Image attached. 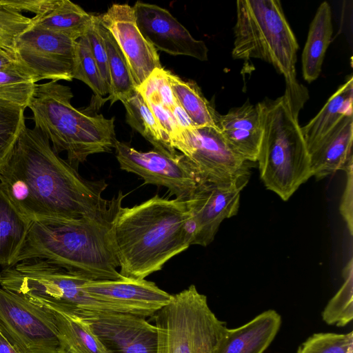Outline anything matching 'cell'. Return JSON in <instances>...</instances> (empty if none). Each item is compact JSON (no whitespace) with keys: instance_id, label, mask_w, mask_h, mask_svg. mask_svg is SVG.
<instances>
[{"instance_id":"obj_1","label":"cell","mask_w":353,"mask_h":353,"mask_svg":"<svg viewBox=\"0 0 353 353\" xmlns=\"http://www.w3.org/2000/svg\"><path fill=\"white\" fill-rule=\"evenodd\" d=\"M0 183L15 207L31 221L69 222L114 216L125 195L108 200L104 179L88 180L61 159L48 139L25 125L4 165Z\"/></svg>"},{"instance_id":"obj_2","label":"cell","mask_w":353,"mask_h":353,"mask_svg":"<svg viewBox=\"0 0 353 353\" xmlns=\"http://www.w3.org/2000/svg\"><path fill=\"white\" fill-rule=\"evenodd\" d=\"M196 234L185 201L156 194L133 207L121 206L112 222L119 274L144 279L192 245Z\"/></svg>"},{"instance_id":"obj_3","label":"cell","mask_w":353,"mask_h":353,"mask_svg":"<svg viewBox=\"0 0 353 353\" xmlns=\"http://www.w3.org/2000/svg\"><path fill=\"white\" fill-rule=\"evenodd\" d=\"M116 215V214H115ZM69 222L32 221L17 257L47 261L89 280H123L114 250V216Z\"/></svg>"},{"instance_id":"obj_4","label":"cell","mask_w":353,"mask_h":353,"mask_svg":"<svg viewBox=\"0 0 353 353\" xmlns=\"http://www.w3.org/2000/svg\"><path fill=\"white\" fill-rule=\"evenodd\" d=\"M234 59H259L271 64L285 81L283 96L293 114L309 99L306 88L296 75L299 44L279 0H237Z\"/></svg>"},{"instance_id":"obj_5","label":"cell","mask_w":353,"mask_h":353,"mask_svg":"<svg viewBox=\"0 0 353 353\" xmlns=\"http://www.w3.org/2000/svg\"><path fill=\"white\" fill-rule=\"evenodd\" d=\"M69 86L50 81L37 83L28 105L35 127L52 143L59 154L66 152L68 162L76 170L88 156L109 152L117 141L114 118L89 115L71 104Z\"/></svg>"},{"instance_id":"obj_6","label":"cell","mask_w":353,"mask_h":353,"mask_svg":"<svg viewBox=\"0 0 353 353\" xmlns=\"http://www.w3.org/2000/svg\"><path fill=\"white\" fill-rule=\"evenodd\" d=\"M262 138L257 158L265 188L288 201L310 177V155L301 128L283 95L258 103Z\"/></svg>"},{"instance_id":"obj_7","label":"cell","mask_w":353,"mask_h":353,"mask_svg":"<svg viewBox=\"0 0 353 353\" xmlns=\"http://www.w3.org/2000/svg\"><path fill=\"white\" fill-rule=\"evenodd\" d=\"M152 317L158 334L157 353H213L227 329L194 285L172 295Z\"/></svg>"},{"instance_id":"obj_8","label":"cell","mask_w":353,"mask_h":353,"mask_svg":"<svg viewBox=\"0 0 353 353\" xmlns=\"http://www.w3.org/2000/svg\"><path fill=\"white\" fill-rule=\"evenodd\" d=\"M114 148L121 170L139 175L144 183L166 188L176 199L187 202L203 183L181 154H168L156 149L139 151L119 141Z\"/></svg>"},{"instance_id":"obj_9","label":"cell","mask_w":353,"mask_h":353,"mask_svg":"<svg viewBox=\"0 0 353 353\" xmlns=\"http://www.w3.org/2000/svg\"><path fill=\"white\" fill-rule=\"evenodd\" d=\"M171 145L187 159L203 182L221 183L248 177V163L229 148L218 128L181 131Z\"/></svg>"},{"instance_id":"obj_10","label":"cell","mask_w":353,"mask_h":353,"mask_svg":"<svg viewBox=\"0 0 353 353\" xmlns=\"http://www.w3.org/2000/svg\"><path fill=\"white\" fill-rule=\"evenodd\" d=\"M77 41L32 25L17 39L14 53L17 62L37 83L46 79L70 81L73 79Z\"/></svg>"},{"instance_id":"obj_11","label":"cell","mask_w":353,"mask_h":353,"mask_svg":"<svg viewBox=\"0 0 353 353\" xmlns=\"http://www.w3.org/2000/svg\"><path fill=\"white\" fill-rule=\"evenodd\" d=\"M0 326L28 353H59L52 312L2 287Z\"/></svg>"},{"instance_id":"obj_12","label":"cell","mask_w":353,"mask_h":353,"mask_svg":"<svg viewBox=\"0 0 353 353\" xmlns=\"http://www.w3.org/2000/svg\"><path fill=\"white\" fill-rule=\"evenodd\" d=\"M69 309L88 324L109 353L157 352V327L144 317L111 311Z\"/></svg>"},{"instance_id":"obj_13","label":"cell","mask_w":353,"mask_h":353,"mask_svg":"<svg viewBox=\"0 0 353 353\" xmlns=\"http://www.w3.org/2000/svg\"><path fill=\"white\" fill-rule=\"evenodd\" d=\"M248 181V177H245L226 183L199 184L186 202L196 225L192 245H208L213 241L223 221L238 213L240 193Z\"/></svg>"},{"instance_id":"obj_14","label":"cell","mask_w":353,"mask_h":353,"mask_svg":"<svg viewBox=\"0 0 353 353\" xmlns=\"http://www.w3.org/2000/svg\"><path fill=\"white\" fill-rule=\"evenodd\" d=\"M99 17L125 57L137 88L155 69L163 68L157 50L137 26L133 6L114 3Z\"/></svg>"},{"instance_id":"obj_15","label":"cell","mask_w":353,"mask_h":353,"mask_svg":"<svg viewBox=\"0 0 353 353\" xmlns=\"http://www.w3.org/2000/svg\"><path fill=\"white\" fill-rule=\"evenodd\" d=\"M83 290L110 311L144 318L153 316L171 300L172 295L145 279L88 280Z\"/></svg>"},{"instance_id":"obj_16","label":"cell","mask_w":353,"mask_h":353,"mask_svg":"<svg viewBox=\"0 0 353 353\" xmlns=\"http://www.w3.org/2000/svg\"><path fill=\"white\" fill-rule=\"evenodd\" d=\"M137 26L157 50L172 55H185L207 61L208 49L194 39L170 12L159 6L137 1L134 6Z\"/></svg>"},{"instance_id":"obj_17","label":"cell","mask_w":353,"mask_h":353,"mask_svg":"<svg viewBox=\"0 0 353 353\" xmlns=\"http://www.w3.org/2000/svg\"><path fill=\"white\" fill-rule=\"evenodd\" d=\"M218 128L237 157L247 163L257 161L263 133L257 103L253 105L248 100L225 114H220Z\"/></svg>"},{"instance_id":"obj_18","label":"cell","mask_w":353,"mask_h":353,"mask_svg":"<svg viewBox=\"0 0 353 353\" xmlns=\"http://www.w3.org/2000/svg\"><path fill=\"white\" fill-rule=\"evenodd\" d=\"M353 116L343 117L310 150L312 176L323 179L353 163Z\"/></svg>"},{"instance_id":"obj_19","label":"cell","mask_w":353,"mask_h":353,"mask_svg":"<svg viewBox=\"0 0 353 353\" xmlns=\"http://www.w3.org/2000/svg\"><path fill=\"white\" fill-rule=\"evenodd\" d=\"M281 325L280 314L266 310L235 329L227 328L213 353H263Z\"/></svg>"},{"instance_id":"obj_20","label":"cell","mask_w":353,"mask_h":353,"mask_svg":"<svg viewBox=\"0 0 353 353\" xmlns=\"http://www.w3.org/2000/svg\"><path fill=\"white\" fill-rule=\"evenodd\" d=\"M37 305L48 308L54 315L59 353H109L88 324L72 310L50 303Z\"/></svg>"},{"instance_id":"obj_21","label":"cell","mask_w":353,"mask_h":353,"mask_svg":"<svg viewBox=\"0 0 353 353\" xmlns=\"http://www.w3.org/2000/svg\"><path fill=\"white\" fill-rule=\"evenodd\" d=\"M332 34L331 8L327 1H323L319 5L310 23L301 56L303 77L308 83L316 80L321 72Z\"/></svg>"},{"instance_id":"obj_22","label":"cell","mask_w":353,"mask_h":353,"mask_svg":"<svg viewBox=\"0 0 353 353\" xmlns=\"http://www.w3.org/2000/svg\"><path fill=\"white\" fill-rule=\"evenodd\" d=\"M31 222L15 207L0 183L1 265L6 268L16 264Z\"/></svg>"},{"instance_id":"obj_23","label":"cell","mask_w":353,"mask_h":353,"mask_svg":"<svg viewBox=\"0 0 353 353\" xmlns=\"http://www.w3.org/2000/svg\"><path fill=\"white\" fill-rule=\"evenodd\" d=\"M353 77L328 99L323 107L305 125L301 127L307 150L330 132L345 116L352 114Z\"/></svg>"},{"instance_id":"obj_24","label":"cell","mask_w":353,"mask_h":353,"mask_svg":"<svg viewBox=\"0 0 353 353\" xmlns=\"http://www.w3.org/2000/svg\"><path fill=\"white\" fill-rule=\"evenodd\" d=\"M94 15L69 0H54L41 14L31 18L32 25L64 34L74 40L84 36Z\"/></svg>"},{"instance_id":"obj_25","label":"cell","mask_w":353,"mask_h":353,"mask_svg":"<svg viewBox=\"0 0 353 353\" xmlns=\"http://www.w3.org/2000/svg\"><path fill=\"white\" fill-rule=\"evenodd\" d=\"M168 78L177 101L196 127L218 128L220 114L204 97L196 82L183 81L169 70Z\"/></svg>"},{"instance_id":"obj_26","label":"cell","mask_w":353,"mask_h":353,"mask_svg":"<svg viewBox=\"0 0 353 353\" xmlns=\"http://www.w3.org/2000/svg\"><path fill=\"white\" fill-rule=\"evenodd\" d=\"M125 108L127 123L156 149L168 154H176L165 143L161 130L150 108L136 90L121 101Z\"/></svg>"},{"instance_id":"obj_27","label":"cell","mask_w":353,"mask_h":353,"mask_svg":"<svg viewBox=\"0 0 353 353\" xmlns=\"http://www.w3.org/2000/svg\"><path fill=\"white\" fill-rule=\"evenodd\" d=\"M101 30L106 47L110 80V92L107 99L112 104L128 97L137 87L125 57L112 34L101 22Z\"/></svg>"},{"instance_id":"obj_28","label":"cell","mask_w":353,"mask_h":353,"mask_svg":"<svg viewBox=\"0 0 353 353\" xmlns=\"http://www.w3.org/2000/svg\"><path fill=\"white\" fill-rule=\"evenodd\" d=\"M37 82L17 62L0 70V102L28 107Z\"/></svg>"},{"instance_id":"obj_29","label":"cell","mask_w":353,"mask_h":353,"mask_svg":"<svg viewBox=\"0 0 353 353\" xmlns=\"http://www.w3.org/2000/svg\"><path fill=\"white\" fill-rule=\"evenodd\" d=\"M344 282L336 294L330 300L322 312L323 320L329 325L343 327L353 319L352 259L343 270Z\"/></svg>"},{"instance_id":"obj_30","label":"cell","mask_w":353,"mask_h":353,"mask_svg":"<svg viewBox=\"0 0 353 353\" xmlns=\"http://www.w3.org/2000/svg\"><path fill=\"white\" fill-rule=\"evenodd\" d=\"M72 77L87 84L97 98L103 99L108 94L85 35L77 41Z\"/></svg>"},{"instance_id":"obj_31","label":"cell","mask_w":353,"mask_h":353,"mask_svg":"<svg viewBox=\"0 0 353 353\" xmlns=\"http://www.w3.org/2000/svg\"><path fill=\"white\" fill-rule=\"evenodd\" d=\"M25 109L0 102V168L8 160L26 125Z\"/></svg>"},{"instance_id":"obj_32","label":"cell","mask_w":353,"mask_h":353,"mask_svg":"<svg viewBox=\"0 0 353 353\" xmlns=\"http://www.w3.org/2000/svg\"><path fill=\"white\" fill-rule=\"evenodd\" d=\"M168 71L163 68L155 69L137 90L146 103H159L172 112L179 102L170 84Z\"/></svg>"},{"instance_id":"obj_33","label":"cell","mask_w":353,"mask_h":353,"mask_svg":"<svg viewBox=\"0 0 353 353\" xmlns=\"http://www.w3.org/2000/svg\"><path fill=\"white\" fill-rule=\"evenodd\" d=\"M297 353H353V332L314 334L301 344Z\"/></svg>"},{"instance_id":"obj_34","label":"cell","mask_w":353,"mask_h":353,"mask_svg":"<svg viewBox=\"0 0 353 353\" xmlns=\"http://www.w3.org/2000/svg\"><path fill=\"white\" fill-rule=\"evenodd\" d=\"M31 26V18L20 12L0 8V49L14 52L17 39Z\"/></svg>"},{"instance_id":"obj_35","label":"cell","mask_w":353,"mask_h":353,"mask_svg":"<svg viewBox=\"0 0 353 353\" xmlns=\"http://www.w3.org/2000/svg\"><path fill=\"white\" fill-rule=\"evenodd\" d=\"M85 35L88 39L92 54L98 65L108 94H110V80L108 54L105 41L101 34L99 15H94L92 21Z\"/></svg>"},{"instance_id":"obj_36","label":"cell","mask_w":353,"mask_h":353,"mask_svg":"<svg viewBox=\"0 0 353 353\" xmlns=\"http://www.w3.org/2000/svg\"><path fill=\"white\" fill-rule=\"evenodd\" d=\"M346 172V183L339 205L340 213L347 224L350 234H353V163L344 170Z\"/></svg>"},{"instance_id":"obj_37","label":"cell","mask_w":353,"mask_h":353,"mask_svg":"<svg viewBox=\"0 0 353 353\" xmlns=\"http://www.w3.org/2000/svg\"><path fill=\"white\" fill-rule=\"evenodd\" d=\"M0 353H28L0 326Z\"/></svg>"},{"instance_id":"obj_38","label":"cell","mask_w":353,"mask_h":353,"mask_svg":"<svg viewBox=\"0 0 353 353\" xmlns=\"http://www.w3.org/2000/svg\"><path fill=\"white\" fill-rule=\"evenodd\" d=\"M172 114L179 132L185 130H192L196 127L179 103L174 108Z\"/></svg>"},{"instance_id":"obj_39","label":"cell","mask_w":353,"mask_h":353,"mask_svg":"<svg viewBox=\"0 0 353 353\" xmlns=\"http://www.w3.org/2000/svg\"><path fill=\"white\" fill-rule=\"evenodd\" d=\"M17 63L14 51L0 49V70Z\"/></svg>"}]
</instances>
